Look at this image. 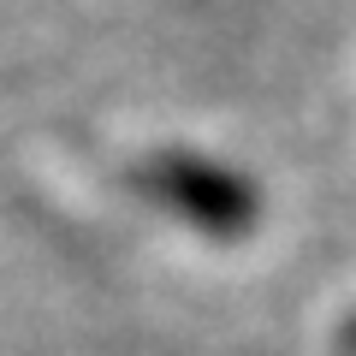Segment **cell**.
I'll return each mask as SVG.
<instances>
[{"mask_svg": "<svg viewBox=\"0 0 356 356\" xmlns=\"http://www.w3.org/2000/svg\"><path fill=\"white\" fill-rule=\"evenodd\" d=\"M143 191L154 196L161 208H172L184 226H196L202 238L220 243H238L255 232L261 220V196L255 184L238 172V166L214 161V154H196V149H161L143 161Z\"/></svg>", "mask_w": 356, "mask_h": 356, "instance_id": "obj_1", "label": "cell"}]
</instances>
